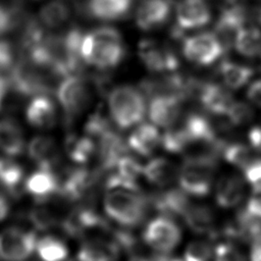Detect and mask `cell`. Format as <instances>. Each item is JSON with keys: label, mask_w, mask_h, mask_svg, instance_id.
<instances>
[{"label": "cell", "mask_w": 261, "mask_h": 261, "mask_svg": "<svg viewBox=\"0 0 261 261\" xmlns=\"http://www.w3.org/2000/svg\"><path fill=\"white\" fill-rule=\"evenodd\" d=\"M85 64L98 70H110L125 57V44L121 34L112 27H100L85 34L81 46Z\"/></svg>", "instance_id": "obj_1"}, {"label": "cell", "mask_w": 261, "mask_h": 261, "mask_svg": "<svg viewBox=\"0 0 261 261\" xmlns=\"http://www.w3.org/2000/svg\"><path fill=\"white\" fill-rule=\"evenodd\" d=\"M103 208L107 217L121 227H136L147 216L149 196L123 188L109 189L103 198Z\"/></svg>", "instance_id": "obj_2"}, {"label": "cell", "mask_w": 261, "mask_h": 261, "mask_svg": "<svg viewBox=\"0 0 261 261\" xmlns=\"http://www.w3.org/2000/svg\"><path fill=\"white\" fill-rule=\"evenodd\" d=\"M108 109L112 122L121 129L141 122L146 113L144 94L132 86L112 88L108 94Z\"/></svg>", "instance_id": "obj_3"}, {"label": "cell", "mask_w": 261, "mask_h": 261, "mask_svg": "<svg viewBox=\"0 0 261 261\" xmlns=\"http://www.w3.org/2000/svg\"><path fill=\"white\" fill-rule=\"evenodd\" d=\"M95 94L90 77L74 74L61 79L56 88V96L64 112L63 123L66 127H69L74 118L89 108Z\"/></svg>", "instance_id": "obj_4"}, {"label": "cell", "mask_w": 261, "mask_h": 261, "mask_svg": "<svg viewBox=\"0 0 261 261\" xmlns=\"http://www.w3.org/2000/svg\"><path fill=\"white\" fill-rule=\"evenodd\" d=\"M217 165V159L185 158L177 178L180 189L194 197H206L212 189Z\"/></svg>", "instance_id": "obj_5"}, {"label": "cell", "mask_w": 261, "mask_h": 261, "mask_svg": "<svg viewBox=\"0 0 261 261\" xmlns=\"http://www.w3.org/2000/svg\"><path fill=\"white\" fill-rule=\"evenodd\" d=\"M181 241V229L171 218L159 215L151 219L143 231L144 244L157 253L167 254Z\"/></svg>", "instance_id": "obj_6"}, {"label": "cell", "mask_w": 261, "mask_h": 261, "mask_svg": "<svg viewBox=\"0 0 261 261\" xmlns=\"http://www.w3.org/2000/svg\"><path fill=\"white\" fill-rule=\"evenodd\" d=\"M138 55L144 66L155 73L177 71L179 60L174 49L156 39H143L138 45Z\"/></svg>", "instance_id": "obj_7"}, {"label": "cell", "mask_w": 261, "mask_h": 261, "mask_svg": "<svg viewBox=\"0 0 261 261\" xmlns=\"http://www.w3.org/2000/svg\"><path fill=\"white\" fill-rule=\"evenodd\" d=\"M36 232L11 226L0 232V260L24 261L36 251Z\"/></svg>", "instance_id": "obj_8"}, {"label": "cell", "mask_w": 261, "mask_h": 261, "mask_svg": "<svg viewBox=\"0 0 261 261\" xmlns=\"http://www.w3.org/2000/svg\"><path fill=\"white\" fill-rule=\"evenodd\" d=\"M224 52L216 36L204 32L186 38L182 41V54L192 63L207 66L215 62Z\"/></svg>", "instance_id": "obj_9"}, {"label": "cell", "mask_w": 261, "mask_h": 261, "mask_svg": "<svg viewBox=\"0 0 261 261\" xmlns=\"http://www.w3.org/2000/svg\"><path fill=\"white\" fill-rule=\"evenodd\" d=\"M184 99L176 95H158L151 98L149 117L158 126L168 128L178 122L182 113Z\"/></svg>", "instance_id": "obj_10"}, {"label": "cell", "mask_w": 261, "mask_h": 261, "mask_svg": "<svg viewBox=\"0 0 261 261\" xmlns=\"http://www.w3.org/2000/svg\"><path fill=\"white\" fill-rule=\"evenodd\" d=\"M59 185V175L55 170L38 167L27 177L23 191L32 196L35 202H48L57 195Z\"/></svg>", "instance_id": "obj_11"}, {"label": "cell", "mask_w": 261, "mask_h": 261, "mask_svg": "<svg viewBox=\"0 0 261 261\" xmlns=\"http://www.w3.org/2000/svg\"><path fill=\"white\" fill-rule=\"evenodd\" d=\"M171 5L170 0H142L135 14L137 27L145 32L162 28L169 18Z\"/></svg>", "instance_id": "obj_12"}, {"label": "cell", "mask_w": 261, "mask_h": 261, "mask_svg": "<svg viewBox=\"0 0 261 261\" xmlns=\"http://www.w3.org/2000/svg\"><path fill=\"white\" fill-rule=\"evenodd\" d=\"M176 4V25L184 32L203 28L210 22L212 13L205 0H180Z\"/></svg>", "instance_id": "obj_13"}, {"label": "cell", "mask_w": 261, "mask_h": 261, "mask_svg": "<svg viewBox=\"0 0 261 261\" xmlns=\"http://www.w3.org/2000/svg\"><path fill=\"white\" fill-rule=\"evenodd\" d=\"M197 99L205 111L215 116H225L236 101L227 87L210 82L202 84Z\"/></svg>", "instance_id": "obj_14"}, {"label": "cell", "mask_w": 261, "mask_h": 261, "mask_svg": "<svg viewBox=\"0 0 261 261\" xmlns=\"http://www.w3.org/2000/svg\"><path fill=\"white\" fill-rule=\"evenodd\" d=\"M120 248L111 237L85 239L76 254V261H116Z\"/></svg>", "instance_id": "obj_15"}, {"label": "cell", "mask_w": 261, "mask_h": 261, "mask_svg": "<svg viewBox=\"0 0 261 261\" xmlns=\"http://www.w3.org/2000/svg\"><path fill=\"white\" fill-rule=\"evenodd\" d=\"M27 121L39 129L53 128L58 120L55 103L50 95H39L32 98L25 109Z\"/></svg>", "instance_id": "obj_16"}, {"label": "cell", "mask_w": 261, "mask_h": 261, "mask_svg": "<svg viewBox=\"0 0 261 261\" xmlns=\"http://www.w3.org/2000/svg\"><path fill=\"white\" fill-rule=\"evenodd\" d=\"M186 225L197 234H208L214 239L217 231L215 210L206 203H190L182 215Z\"/></svg>", "instance_id": "obj_17"}, {"label": "cell", "mask_w": 261, "mask_h": 261, "mask_svg": "<svg viewBox=\"0 0 261 261\" xmlns=\"http://www.w3.org/2000/svg\"><path fill=\"white\" fill-rule=\"evenodd\" d=\"M28 155L39 168L56 171L60 163V154L56 141L50 136H36L28 144Z\"/></svg>", "instance_id": "obj_18"}, {"label": "cell", "mask_w": 261, "mask_h": 261, "mask_svg": "<svg viewBox=\"0 0 261 261\" xmlns=\"http://www.w3.org/2000/svg\"><path fill=\"white\" fill-rule=\"evenodd\" d=\"M150 207L161 215L182 217L191 201L181 189H169L149 196Z\"/></svg>", "instance_id": "obj_19"}, {"label": "cell", "mask_w": 261, "mask_h": 261, "mask_svg": "<svg viewBox=\"0 0 261 261\" xmlns=\"http://www.w3.org/2000/svg\"><path fill=\"white\" fill-rule=\"evenodd\" d=\"M245 197V181L237 173L219 177L215 187L216 204L223 209H231L241 204Z\"/></svg>", "instance_id": "obj_20"}, {"label": "cell", "mask_w": 261, "mask_h": 261, "mask_svg": "<svg viewBox=\"0 0 261 261\" xmlns=\"http://www.w3.org/2000/svg\"><path fill=\"white\" fill-rule=\"evenodd\" d=\"M25 149L24 134L18 121L10 116L0 119V151L9 157H17Z\"/></svg>", "instance_id": "obj_21"}, {"label": "cell", "mask_w": 261, "mask_h": 261, "mask_svg": "<svg viewBox=\"0 0 261 261\" xmlns=\"http://www.w3.org/2000/svg\"><path fill=\"white\" fill-rule=\"evenodd\" d=\"M128 149L134 153L148 157L151 156L161 145V136L158 128L150 123H143L137 126L126 140Z\"/></svg>", "instance_id": "obj_22"}, {"label": "cell", "mask_w": 261, "mask_h": 261, "mask_svg": "<svg viewBox=\"0 0 261 261\" xmlns=\"http://www.w3.org/2000/svg\"><path fill=\"white\" fill-rule=\"evenodd\" d=\"M179 174V167L169 159L156 157L143 166V176L156 187L164 188L172 185Z\"/></svg>", "instance_id": "obj_23"}, {"label": "cell", "mask_w": 261, "mask_h": 261, "mask_svg": "<svg viewBox=\"0 0 261 261\" xmlns=\"http://www.w3.org/2000/svg\"><path fill=\"white\" fill-rule=\"evenodd\" d=\"M24 171L22 166L9 158H0V188L11 198L19 199L22 195Z\"/></svg>", "instance_id": "obj_24"}, {"label": "cell", "mask_w": 261, "mask_h": 261, "mask_svg": "<svg viewBox=\"0 0 261 261\" xmlns=\"http://www.w3.org/2000/svg\"><path fill=\"white\" fill-rule=\"evenodd\" d=\"M133 0H89L90 16L101 21L123 18L130 10Z\"/></svg>", "instance_id": "obj_25"}, {"label": "cell", "mask_w": 261, "mask_h": 261, "mask_svg": "<svg viewBox=\"0 0 261 261\" xmlns=\"http://www.w3.org/2000/svg\"><path fill=\"white\" fill-rule=\"evenodd\" d=\"M64 149L67 157L77 164L89 162L97 153L96 142L88 135L68 134L65 138Z\"/></svg>", "instance_id": "obj_26"}, {"label": "cell", "mask_w": 261, "mask_h": 261, "mask_svg": "<svg viewBox=\"0 0 261 261\" xmlns=\"http://www.w3.org/2000/svg\"><path fill=\"white\" fill-rule=\"evenodd\" d=\"M71 15L69 5L63 0H51L39 11V20L44 28L58 30L64 27Z\"/></svg>", "instance_id": "obj_27"}, {"label": "cell", "mask_w": 261, "mask_h": 261, "mask_svg": "<svg viewBox=\"0 0 261 261\" xmlns=\"http://www.w3.org/2000/svg\"><path fill=\"white\" fill-rule=\"evenodd\" d=\"M217 72L223 84L230 90H238L248 84L254 74L253 68L229 60H222L217 68Z\"/></svg>", "instance_id": "obj_28"}, {"label": "cell", "mask_w": 261, "mask_h": 261, "mask_svg": "<svg viewBox=\"0 0 261 261\" xmlns=\"http://www.w3.org/2000/svg\"><path fill=\"white\" fill-rule=\"evenodd\" d=\"M49 204V201L35 202V206L27 213V219L37 230L46 231L55 226H59L61 218L59 217L58 212Z\"/></svg>", "instance_id": "obj_29"}, {"label": "cell", "mask_w": 261, "mask_h": 261, "mask_svg": "<svg viewBox=\"0 0 261 261\" xmlns=\"http://www.w3.org/2000/svg\"><path fill=\"white\" fill-rule=\"evenodd\" d=\"M36 252L43 261H64L68 256V247L60 238L47 234L38 240Z\"/></svg>", "instance_id": "obj_30"}, {"label": "cell", "mask_w": 261, "mask_h": 261, "mask_svg": "<svg viewBox=\"0 0 261 261\" xmlns=\"http://www.w3.org/2000/svg\"><path fill=\"white\" fill-rule=\"evenodd\" d=\"M233 47L245 57H257L261 54V31L254 27H244L239 32Z\"/></svg>", "instance_id": "obj_31"}, {"label": "cell", "mask_w": 261, "mask_h": 261, "mask_svg": "<svg viewBox=\"0 0 261 261\" xmlns=\"http://www.w3.org/2000/svg\"><path fill=\"white\" fill-rule=\"evenodd\" d=\"M221 155L227 163L243 170L258 156V153L255 152L250 146L242 143H226Z\"/></svg>", "instance_id": "obj_32"}, {"label": "cell", "mask_w": 261, "mask_h": 261, "mask_svg": "<svg viewBox=\"0 0 261 261\" xmlns=\"http://www.w3.org/2000/svg\"><path fill=\"white\" fill-rule=\"evenodd\" d=\"M225 117L232 127L244 125L253 119L254 110L248 103L243 101H234Z\"/></svg>", "instance_id": "obj_33"}, {"label": "cell", "mask_w": 261, "mask_h": 261, "mask_svg": "<svg viewBox=\"0 0 261 261\" xmlns=\"http://www.w3.org/2000/svg\"><path fill=\"white\" fill-rule=\"evenodd\" d=\"M212 247L207 241L190 242L184 252V261H209Z\"/></svg>", "instance_id": "obj_34"}, {"label": "cell", "mask_w": 261, "mask_h": 261, "mask_svg": "<svg viewBox=\"0 0 261 261\" xmlns=\"http://www.w3.org/2000/svg\"><path fill=\"white\" fill-rule=\"evenodd\" d=\"M214 261H246V257L233 243L222 242L214 248Z\"/></svg>", "instance_id": "obj_35"}, {"label": "cell", "mask_w": 261, "mask_h": 261, "mask_svg": "<svg viewBox=\"0 0 261 261\" xmlns=\"http://www.w3.org/2000/svg\"><path fill=\"white\" fill-rule=\"evenodd\" d=\"M15 64V50L12 44L0 37V72H10Z\"/></svg>", "instance_id": "obj_36"}, {"label": "cell", "mask_w": 261, "mask_h": 261, "mask_svg": "<svg viewBox=\"0 0 261 261\" xmlns=\"http://www.w3.org/2000/svg\"><path fill=\"white\" fill-rule=\"evenodd\" d=\"M245 180L251 185H257L261 182V157L257 156L252 160L244 169Z\"/></svg>", "instance_id": "obj_37"}, {"label": "cell", "mask_w": 261, "mask_h": 261, "mask_svg": "<svg viewBox=\"0 0 261 261\" xmlns=\"http://www.w3.org/2000/svg\"><path fill=\"white\" fill-rule=\"evenodd\" d=\"M249 146L258 154H261V126H253L248 133Z\"/></svg>", "instance_id": "obj_38"}, {"label": "cell", "mask_w": 261, "mask_h": 261, "mask_svg": "<svg viewBox=\"0 0 261 261\" xmlns=\"http://www.w3.org/2000/svg\"><path fill=\"white\" fill-rule=\"evenodd\" d=\"M247 97L250 102L261 107V80L252 83L247 91Z\"/></svg>", "instance_id": "obj_39"}, {"label": "cell", "mask_w": 261, "mask_h": 261, "mask_svg": "<svg viewBox=\"0 0 261 261\" xmlns=\"http://www.w3.org/2000/svg\"><path fill=\"white\" fill-rule=\"evenodd\" d=\"M10 72L3 73L0 72V111L2 110L3 104L5 102V99L11 90V84H10Z\"/></svg>", "instance_id": "obj_40"}, {"label": "cell", "mask_w": 261, "mask_h": 261, "mask_svg": "<svg viewBox=\"0 0 261 261\" xmlns=\"http://www.w3.org/2000/svg\"><path fill=\"white\" fill-rule=\"evenodd\" d=\"M250 260L251 261H261V237L255 240L251 244L250 251Z\"/></svg>", "instance_id": "obj_41"}, {"label": "cell", "mask_w": 261, "mask_h": 261, "mask_svg": "<svg viewBox=\"0 0 261 261\" xmlns=\"http://www.w3.org/2000/svg\"><path fill=\"white\" fill-rule=\"evenodd\" d=\"M9 208L10 207H9V202L7 198L4 195L0 194V222L7 217Z\"/></svg>", "instance_id": "obj_42"}, {"label": "cell", "mask_w": 261, "mask_h": 261, "mask_svg": "<svg viewBox=\"0 0 261 261\" xmlns=\"http://www.w3.org/2000/svg\"><path fill=\"white\" fill-rule=\"evenodd\" d=\"M170 1H171V3H173V2H176V3H177V2H179L180 0H170Z\"/></svg>", "instance_id": "obj_43"}, {"label": "cell", "mask_w": 261, "mask_h": 261, "mask_svg": "<svg viewBox=\"0 0 261 261\" xmlns=\"http://www.w3.org/2000/svg\"><path fill=\"white\" fill-rule=\"evenodd\" d=\"M260 18H261V13H260Z\"/></svg>", "instance_id": "obj_44"}]
</instances>
